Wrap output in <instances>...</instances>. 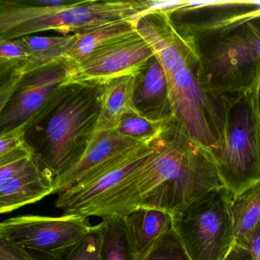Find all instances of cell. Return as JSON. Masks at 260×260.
Here are the masks:
<instances>
[{
	"label": "cell",
	"instance_id": "cell-30",
	"mask_svg": "<svg viewBox=\"0 0 260 260\" xmlns=\"http://www.w3.org/2000/svg\"><path fill=\"white\" fill-rule=\"evenodd\" d=\"M34 157L35 156L31 158H25V159L13 161V162H9L4 165H0V182L8 180L19 174L22 170L26 168L27 166L31 162Z\"/></svg>",
	"mask_w": 260,
	"mask_h": 260
},
{
	"label": "cell",
	"instance_id": "cell-4",
	"mask_svg": "<svg viewBox=\"0 0 260 260\" xmlns=\"http://www.w3.org/2000/svg\"><path fill=\"white\" fill-rule=\"evenodd\" d=\"M103 93V85L68 83L41 111L51 115L45 128L48 150L38 157L55 179L71 168L87 147L96 127Z\"/></svg>",
	"mask_w": 260,
	"mask_h": 260
},
{
	"label": "cell",
	"instance_id": "cell-10",
	"mask_svg": "<svg viewBox=\"0 0 260 260\" xmlns=\"http://www.w3.org/2000/svg\"><path fill=\"white\" fill-rule=\"evenodd\" d=\"M153 57L154 53L137 31L100 48L80 64L69 68L68 83L103 86L120 77H137Z\"/></svg>",
	"mask_w": 260,
	"mask_h": 260
},
{
	"label": "cell",
	"instance_id": "cell-2",
	"mask_svg": "<svg viewBox=\"0 0 260 260\" xmlns=\"http://www.w3.org/2000/svg\"><path fill=\"white\" fill-rule=\"evenodd\" d=\"M137 31L164 68L175 119L212 154L220 147L223 105L220 98L215 100L202 88L196 53L164 12L142 16Z\"/></svg>",
	"mask_w": 260,
	"mask_h": 260
},
{
	"label": "cell",
	"instance_id": "cell-26",
	"mask_svg": "<svg viewBox=\"0 0 260 260\" xmlns=\"http://www.w3.org/2000/svg\"><path fill=\"white\" fill-rule=\"evenodd\" d=\"M0 112H2L8 106L13 94L19 89L28 74L25 70V64H24L7 71H0Z\"/></svg>",
	"mask_w": 260,
	"mask_h": 260
},
{
	"label": "cell",
	"instance_id": "cell-22",
	"mask_svg": "<svg viewBox=\"0 0 260 260\" xmlns=\"http://www.w3.org/2000/svg\"><path fill=\"white\" fill-rule=\"evenodd\" d=\"M102 220L104 223V237L100 260H135L122 217H108Z\"/></svg>",
	"mask_w": 260,
	"mask_h": 260
},
{
	"label": "cell",
	"instance_id": "cell-7",
	"mask_svg": "<svg viewBox=\"0 0 260 260\" xmlns=\"http://www.w3.org/2000/svg\"><path fill=\"white\" fill-rule=\"evenodd\" d=\"M226 187L214 188L173 214V229L191 260H222L235 243Z\"/></svg>",
	"mask_w": 260,
	"mask_h": 260
},
{
	"label": "cell",
	"instance_id": "cell-33",
	"mask_svg": "<svg viewBox=\"0 0 260 260\" xmlns=\"http://www.w3.org/2000/svg\"><path fill=\"white\" fill-rule=\"evenodd\" d=\"M257 103H258V112H259L260 116V82L257 89Z\"/></svg>",
	"mask_w": 260,
	"mask_h": 260
},
{
	"label": "cell",
	"instance_id": "cell-12",
	"mask_svg": "<svg viewBox=\"0 0 260 260\" xmlns=\"http://www.w3.org/2000/svg\"><path fill=\"white\" fill-rule=\"evenodd\" d=\"M69 67L63 60L28 74L14 100L0 114V134L26 124L37 115L59 89L68 84Z\"/></svg>",
	"mask_w": 260,
	"mask_h": 260
},
{
	"label": "cell",
	"instance_id": "cell-31",
	"mask_svg": "<svg viewBox=\"0 0 260 260\" xmlns=\"http://www.w3.org/2000/svg\"><path fill=\"white\" fill-rule=\"evenodd\" d=\"M222 260H252L250 253L237 243H234L231 250Z\"/></svg>",
	"mask_w": 260,
	"mask_h": 260
},
{
	"label": "cell",
	"instance_id": "cell-9",
	"mask_svg": "<svg viewBox=\"0 0 260 260\" xmlns=\"http://www.w3.org/2000/svg\"><path fill=\"white\" fill-rule=\"evenodd\" d=\"M77 214L20 215L0 223V240L16 245L38 260H59L93 228Z\"/></svg>",
	"mask_w": 260,
	"mask_h": 260
},
{
	"label": "cell",
	"instance_id": "cell-15",
	"mask_svg": "<svg viewBox=\"0 0 260 260\" xmlns=\"http://www.w3.org/2000/svg\"><path fill=\"white\" fill-rule=\"evenodd\" d=\"M134 106L149 119L167 122L174 118L167 77L155 56L136 77Z\"/></svg>",
	"mask_w": 260,
	"mask_h": 260
},
{
	"label": "cell",
	"instance_id": "cell-23",
	"mask_svg": "<svg viewBox=\"0 0 260 260\" xmlns=\"http://www.w3.org/2000/svg\"><path fill=\"white\" fill-rule=\"evenodd\" d=\"M104 237V223L94 225L92 231L59 260H100Z\"/></svg>",
	"mask_w": 260,
	"mask_h": 260
},
{
	"label": "cell",
	"instance_id": "cell-28",
	"mask_svg": "<svg viewBox=\"0 0 260 260\" xmlns=\"http://www.w3.org/2000/svg\"><path fill=\"white\" fill-rule=\"evenodd\" d=\"M237 244L250 253L252 260H260V220Z\"/></svg>",
	"mask_w": 260,
	"mask_h": 260
},
{
	"label": "cell",
	"instance_id": "cell-14",
	"mask_svg": "<svg viewBox=\"0 0 260 260\" xmlns=\"http://www.w3.org/2000/svg\"><path fill=\"white\" fill-rule=\"evenodd\" d=\"M55 176L36 154L14 177L0 182V212L7 214L55 194Z\"/></svg>",
	"mask_w": 260,
	"mask_h": 260
},
{
	"label": "cell",
	"instance_id": "cell-5",
	"mask_svg": "<svg viewBox=\"0 0 260 260\" xmlns=\"http://www.w3.org/2000/svg\"><path fill=\"white\" fill-rule=\"evenodd\" d=\"M147 0L84 1L59 7L0 4V39H16L40 31L68 36L115 19L134 18L138 22L148 9Z\"/></svg>",
	"mask_w": 260,
	"mask_h": 260
},
{
	"label": "cell",
	"instance_id": "cell-25",
	"mask_svg": "<svg viewBox=\"0 0 260 260\" xmlns=\"http://www.w3.org/2000/svg\"><path fill=\"white\" fill-rule=\"evenodd\" d=\"M147 260H191L173 228L158 243Z\"/></svg>",
	"mask_w": 260,
	"mask_h": 260
},
{
	"label": "cell",
	"instance_id": "cell-17",
	"mask_svg": "<svg viewBox=\"0 0 260 260\" xmlns=\"http://www.w3.org/2000/svg\"><path fill=\"white\" fill-rule=\"evenodd\" d=\"M136 19L134 18L115 19L100 25L89 27L75 33L77 43L65 54L63 61L69 68L77 66L91 54L109 44L137 31Z\"/></svg>",
	"mask_w": 260,
	"mask_h": 260
},
{
	"label": "cell",
	"instance_id": "cell-18",
	"mask_svg": "<svg viewBox=\"0 0 260 260\" xmlns=\"http://www.w3.org/2000/svg\"><path fill=\"white\" fill-rule=\"evenodd\" d=\"M136 77L127 76L103 85L100 116L94 133L117 130L124 115L135 110Z\"/></svg>",
	"mask_w": 260,
	"mask_h": 260
},
{
	"label": "cell",
	"instance_id": "cell-19",
	"mask_svg": "<svg viewBox=\"0 0 260 260\" xmlns=\"http://www.w3.org/2000/svg\"><path fill=\"white\" fill-rule=\"evenodd\" d=\"M21 39L30 52L29 59L25 63L27 74H29L63 60L65 54L77 43L78 37L73 34L62 37L25 36Z\"/></svg>",
	"mask_w": 260,
	"mask_h": 260
},
{
	"label": "cell",
	"instance_id": "cell-11",
	"mask_svg": "<svg viewBox=\"0 0 260 260\" xmlns=\"http://www.w3.org/2000/svg\"><path fill=\"white\" fill-rule=\"evenodd\" d=\"M167 13L178 34L190 42L260 16V1H181Z\"/></svg>",
	"mask_w": 260,
	"mask_h": 260
},
{
	"label": "cell",
	"instance_id": "cell-8",
	"mask_svg": "<svg viewBox=\"0 0 260 260\" xmlns=\"http://www.w3.org/2000/svg\"><path fill=\"white\" fill-rule=\"evenodd\" d=\"M153 150V144L139 145L117 156L57 194L56 208L62 210L64 214L106 218L127 182Z\"/></svg>",
	"mask_w": 260,
	"mask_h": 260
},
{
	"label": "cell",
	"instance_id": "cell-3",
	"mask_svg": "<svg viewBox=\"0 0 260 260\" xmlns=\"http://www.w3.org/2000/svg\"><path fill=\"white\" fill-rule=\"evenodd\" d=\"M188 45L199 60L201 85L213 98L219 100L258 88L260 16L201 36Z\"/></svg>",
	"mask_w": 260,
	"mask_h": 260
},
{
	"label": "cell",
	"instance_id": "cell-20",
	"mask_svg": "<svg viewBox=\"0 0 260 260\" xmlns=\"http://www.w3.org/2000/svg\"><path fill=\"white\" fill-rule=\"evenodd\" d=\"M231 214L235 243H238L260 220V182L234 196Z\"/></svg>",
	"mask_w": 260,
	"mask_h": 260
},
{
	"label": "cell",
	"instance_id": "cell-16",
	"mask_svg": "<svg viewBox=\"0 0 260 260\" xmlns=\"http://www.w3.org/2000/svg\"><path fill=\"white\" fill-rule=\"evenodd\" d=\"M122 218L135 260H147L158 243L173 228V215L156 208L141 207Z\"/></svg>",
	"mask_w": 260,
	"mask_h": 260
},
{
	"label": "cell",
	"instance_id": "cell-24",
	"mask_svg": "<svg viewBox=\"0 0 260 260\" xmlns=\"http://www.w3.org/2000/svg\"><path fill=\"white\" fill-rule=\"evenodd\" d=\"M29 57L28 47L22 39H0V71L25 64Z\"/></svg>",
	"mask_w": 260,
	"mask_h": 260
},
{
	"label": "cell",
	"instance_id": "cell-13",
	"mask_svg": "<svg viewBox=\"0 0 260 260\" xmlns=\"http://www.w3.org/2000/svg\"><path fill=\"white\" fill-rule=\"evenodd\" d=\"M139 144L121 135L118 130L92 135L80 159L55 179V194H60L117 156L135 148Z\"/></svg>",
	"mask_w": 260,
	"mask_h": 260
},
{
	"label": "cell",
	"instance_id": "cell-1",
	"mask_svg": "<svg viewBox=\"0 0 260 260\" xmlns=\"http://www.w3.org/2000/svg\"><path fill=\"white\" fill-rule=\"evenodd\" d=\"M223 186L211 153L173 118L153 143L147 160L127 182L109 217H122L141 207L173 215Z\"/></svg>",
	"mask_w": 260,
	"mask_h": 260
},
{
	"label": "cell",
	"instance_id": "cell-21",
	"mask_svg": "<svg viewBox=\"0 0 260 260\" xmlns=\"http://www.w3.org/2000/svg\"><path fill=\"white\" fill-rule=\"evenodd\" d=\"M170 121L149 119L135 109L123 117L117 130L139 144L149 146L160 138Z\"/></svg>",
	"mask_w": 260,
	"mask_h": 260
},
{
	"label": "cell",
	"instance_id": "cell-6",
	"mask_svg": "<svg viewBox=\"0 0 260 260\" xmlns=\"http://www.w3.org/2000/svg\"><path fill=\"white\" fill-rule=\"evenodd\" d=\"M257 89L220 97L223 105L220 144L211 156L223 185L234 196L260 182Z\"/></svg>",
	"mask_w": 260,
	"mask_h": 260
},
{
	"label": "cell",
	"instance_id": "cell-27",
	"mask_svg": "<svg viewBox=\"0 0 260 260\" xmlns=\"http://www.w3.org/2000/svg\"><path fill=\"white\" fill-rule=\"evenodd\" d=\"M26 131L27 124L25 123L0 134V157L19 150L27 144L25 141Z\"/></svg>",
	"mask_w": 260,
	"mask_h": 260
},
{
	"label": "cell",
	"instance_id": "cell-32",
	"mask_svg": "<svg viewBox=\"0 0 260 260\" xmlns=\"http://www.w3.org/2000/svg\"><path fill=\"white\" fill-rule=\"evenodd\" d=\"M34 3L35 6L45 7H59L68 4L64 0H39Z\"/></svg>",
	"mask_w": 260,
	"mask_h": 260
},
{
	"label": "cell",
	"instance_id": "cell-29",
	"mask_svg": "<svg viewBox=\"0 0 260 260\" xmlns=\"http://www.w3.org/2000/svg\"><path fill=\"white\" fill-rule=\"evenodd\" d=\"M0 260H38L19 246L0 240Z\"/></svg>",
	"mask_w": 260,
	"mask_h": 260
}]
</instances>
